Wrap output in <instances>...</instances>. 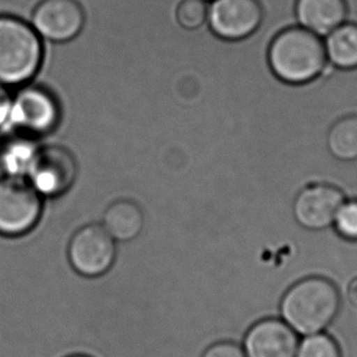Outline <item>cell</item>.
Here are the masks:
<instances>
[{"label":"cell","mask_w":357,"mask_h":357,"mask_svg":"<svg viewBox=\"0 0 357 357\" xmlns=\"http://www.w3.org/2000/svg\"><path fill=\"white\" fill-rule=\"evenodd\" d=\"M68 256L77 273L87 278H97L113 267L116 243L102 224H89L73 236Z\"/></svg>","instance_id":"cell-7"},{"label":"cell","mask_w":357,"mask_h":357,"mask_svg":"<svg viewBox=\"0 0 357 357\" xmlns=\"http://www.w3.org/2000/svg\"><path fill=\"white\" fill-rule=\"evenodd\" d=\"M298 26L324 38L347 20L345 0H298L295 6Z\"/></svg>","instance_id":"cell-12"},{"label":"cell","mask_w":357,"mask_h":357,"mask_svg":"<svg viewBox=\"0 0 357 357\" xmlns=\"http://www.w3.org/2000/svg\"><path fill=\"white\" fill-rule=\"evenodd\" d=\"M340 308L337 287L326 278L310 277L294 284L284 294L280 314L294 332L303 337L323 333Z\"/></svg>","instance_id":"cell-1"},{"label":"cell","mask_w":357,"mask_h":357,"mask_svg":"<svg viewBox=\"0 0 357 357\" xmlns=\"http://www.w3.org/2000/svg\"><path fill=\"white\" fill-rule=\"evenodd\" d=\"M79 165L73 153L58 144H40L26 180L43 199H58L74 188Z\"/></svg>","instance_id":"cell-6"},{"label":"cell","mask_w":357,"mask_h":357,"mask_svg":"<svg viewBox=\"0 0 357 357\" xmlns=\"http://www.w3.org/2000/svg\"><path fill=\"white\" fill-rule=\"evenodd\" d=\"M70 357H89V356H84V355H75V356H70Z\"/></svg>","instance_id":"cell-23"},{"label":"cell","mask_w":357,"mask_h":357,"mask_svg":"<svg viewBox=\"0 0 357 357\" xmlns=\"http://www.w3.org/2000/svg\"><path fill=\"white\" fill-rule=\"evenodd\" d=\"M347 296L349 303H351L354 307L357 308V278L352 279L349 287H347Z\"/></svg>","instance_id":"cell-22"},{"label":"cell","mask_w":357,"mask_h":357,"mask_svg":"<svg viewBox=\"0 0 357 357\" xmlns=\"http://www.w3.org/2000/svg\"><path fill=\"white\" fill-rule=\"evenodd\" d=\"M298 334L277 318H266L248 329L243 340L246 357H295Z\"/></svg>","instance_id":"cell-11"},{"label":"cell","mask_w":357,"mask_h":357,"mask_svg":"<svg viewBox=\"0 0 357 357\" xmlns=\"http://www.w3.org/2000/svg\"><path fill=\"white\" fill-rule=\"evenodd\" d=\"M208 1L183 0L176 9V21L185 30H199L207 25Z\"/></svg>","instance_id":"cell-18"},{"label":"cell","mask_w":357,"mask_h":357,"mask_svg":"<svg viewBox=\"0 0 357 357\" xmlns=\"http://www.w3.org/2000/svg\"><path fill=\"white\" fill-rule=\"evenodd\" d=\"M11 100H13V92H11L10 89L6 87L4 84H0V136H1V132L6 128V121L9 118Z\"/></svg>","instance_id":"cell-21"},{"label":"cell","mask_w":357,"mask_h":357,"mask_svg":"<svg viewBox=\"0 0 357 357\" xmlns=\"http://www.w3.org/2000/svg\"><path fill=\"white\" fill-rule=\"evenodd\" d=\"M43 59V40L27 21L0 15V84L19 89L31 84Z\"/></svg>","instance_id":"cell-3"},{"label":"cell","mask_w":357,"mask_h":357,"mask_svg":"<svg viewBox=\"0 0 357 357\" xmlns=\"http://www.w3.org/2000/svg\"><path fill=\"white\" fill-rule=\"evenodd\" d=\"M102 225L115 243H130L142 233L144 212L134 201L120 199L107 208Z\"/></svg>","instance_id":"cell-14"},{"label":"cell","mask_w":357,"mask_h":357,"mask_svg":"<svg viewBox=\"0 0 357 357\" xmlns=\"http://www.w3.org/2000/svg\"><path fill=\"white\" fill-rule=\"evenodd\" d=\"M345 202V192L334 185L314 183L295 195L294 218L298 225L319 231L333 225L340 206Z\"/></svg>","instance_id":"cell-9"},{"label":"cell","mask_w":357,"mask_h":357,"mask_svg":"<svg viewBox=\"0 0 357 357\" xmlns=\"http://www.w3.org/2000/svg\"><path fill=\"white\" fill-rule=\"evenodd\" d=\"M206 1H208L209 3V1H212V0H206Z\"/></svg>","instance_id":"cell-24"},{"label":"cell","mask_w":357,"mask_h":357,"mask_svg":"<svg viewBox=\"0 0 357 357\" xmlns=\"http://www.w3.org/2000/svg\"><path fill=\"white\" fill-rule=\"evenodd\" d=\"M333 225L342 238L357 243V199H345L337 211Z\"/></svg>","instance_id":"cell-19"},{"label":"cell","mask_w":357,"mask_h":357,"mask_svg":"<svg viewBox=\"0 0 357 357\" xmlns=\"http://www.w3.org/2000/svg\"><path fill=\"white\" fill-rule=\"evenodd\" d=\"M29 24L42 40L65 43L82 30L84 10L76 0H42L32 11Z\"/></svg>","instance_id":"cell-8"},{"label":"cell","mask_w":357,"mask_h":357,"mask_svg":"<svg viewBox=\"0 0 357 357\" xmlns=\"http://www.w3.org/2000/svg\"><path fill=\"white\" fill-rule=\"evenodd\" d=\"M262 22L257 0H212L207 24L214 35L227 40H240L253 35Z\"/></svg>","instance_id":"cell-10"},{"label":"cell","mask_w":357,"mask_h":357,"mask_svg":"<svg viewBox=\"0 0 357 357\" xmlns=\"http://www.w3.org/2000/svg\"><path fill=\"white\" fill-rule=\"evenodd\" d=\"M327 147L334 158L352 163L357 160V114L347 115L333 124L327 134Z\"/></svg>","instance_id":"cell-16"},{"label":"cell","mask_w":357,"mask_h":357,"mask_svg":"<svg viewBox=\"0 0 357 357\" xmlns=\"http://www.w3.org/2000/svg\"><path fill=\"white\" fill-rule=\"evenodd\" d=\"M43 199L26 178H0V235L30 233L40 222Z\"/></svg>","instance_id":"cell-5"},{"label":"cell","mask_w":357,"mask_h":357,"mask_svg":"<svg viewBox=\"0 0 357 357\" xmlns=\"http://www.w3.org/2000/svg\"><path fill=\"white\" fill-rule=\"evenodd\" d=\"M295 357H342V355L333 337L324 333H317L298 342Z\"/></svg>","instance_id":"cell-17"},{"label":"cell","mask_w":357,"mask_h":357,"mask_svg":"<svg viewBox=\"0 0 357 357\" xmlns=\"http://www.w3.org/2000/svg\"><path fill=\"white\" fill-rule=\"evenodd\" d=\"M273 74L289 84H303L317 79L328 65L323 40L300 26L275 36L268 50Z\"/></svg>","instance_id":"cell-2"},{"label":"cell","mask_w":357,"mask_h":357,"mask_svg":"<svg viewBox=\"0 0 357 357\" xmlns=\"http://www.w3.org/2000/svg\"><path fill=\"white\" fill-rule=\"evenodd\" d=\"M40 149V141L30 136L4 137L0 144V178H26Z\"/></svg>","instance_id":"cell-13"},{"label":"cell","mask_w":357,"mask_h":357,"mask_svg":"<svg viewBox=\"0 0 357 357\" xmlns=\"http://www.w3.org/2000/svg\"><path fill=\"white\" fill-rule=\"evenodd\" d=\"M202 357H246L243 349L230 342H217L204 352Z\"/></svg>","instance_id":"cell-20"},{"label":"cell","mask_w":357,"mask_h":357,"mask_svg":"<svg viewBox=\"0 0 357 357\" xmlns=\"http://www.w3.org/2000/svg\"><path fill=\"white\" fill-rule=\"evenodd\" d=\"M323 40L328 64L337 69L357 68V25L344 22Z\"/></svg>","instance_id":"cell-15"},{"label":"cell","mask_w":357,"mask_h":357,"mask_svg":"<svg viewBox=\"0 0 357 357\" xmlns=\"http://www.w3.org/2000/svg\"><path fill=\"white\" fill-rule=\"evenodd\" d=\"M60 108L54 96L37 84H27L13 93L9 118L3 137L25 135L40 139L59 124Z\"/></svg>","instance_id":"cell-4"}]
</instances>
